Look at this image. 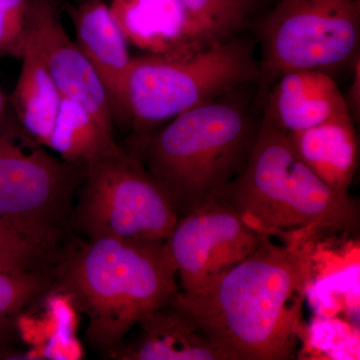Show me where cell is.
I'll use <instances>...</instances> for the list:
<instances>
[{"instance_id": "obj_1", "label": "cell", "mask_w": 360, "mask_h": 360, "mask_svg": "<svg viewBox=\"0 0 360 360\" xmlns=\"http://www.w3.org/2000/svg\"><path fill=\"white\" fill-rule=\"evenodd\" d=\"M311 248L276 245L257 250L200 295L172 302L198 319L231 360H291L303 340L302 305L311 277Z\"/></svg>"}, {"instance_id": "obj_2", "label": "cell", "mask_w": 360, "mask_h": 360, "mask_svg": "<svg viewBox=\"0 0 360 360\" xmlns=\"http://www.w3.org/2000/svg\"><path fill=\"white\" fill-rule=\"evenodd\" d=\"M51 291L86 316V340L110 356L125 336L179 291L167 243L89 239L49 269Z\"/></svg>"}, {"instance_id": "obj_3", "label": "cell", "mask_w": 360, "mask_h": 360, "mask_svg": "<svg viewBox=\"0 0 360 360\" xmlns=\"http://www.w3.org/2000/svg\"><path fill=\"white\" fill-rule=\"evenodd\" d=\"M238 89L177 115L137 143L179 219L219 198L255 148L262 120L253 117Z\"/></svg>"}, {"instance_id": "obj_4", "label": "cell", "mask_w": 360, "mask_h": 360, "mask_svg": "<svg viewBox=\"0 0 360 360\" xmlns=\"http://www.w3.org/2000/svg\"><path fill=\"white\" fill-rule=\"evenodd\" d=\"M220 198L267 236L349 231L359 224V207L349 193L319 179L295 153L288 135L264 115L245 168Z\"/></svg>"}, {"instance_id": "obj_5", "label": "cell", "mask_w": 360, "mask_h": 360, "mask_svg": "<svg viewBox=\"0 0 360 360\" xmlns=\"http://www.w3.org/2000/svg\"><path fill=\"white\" fill-rule=\"evenodd\" d=\"M259 80V61L250 42L239 37L186 58H132L127 106L129 122L139 134L137 143L177 115Z\"/></svg>"}, {"instance_id": "obj_6", "label": "cell", "mask_w": 360, "mask_h": 360, "mask_svg": "<svg viewBox=\"0 0 360 360\" xmlns=\"http://www.w3.org/2000/svg\"><path fill=\"white\" fill-rule=\"evenodd\" d=\"M75 221L89 239L165 243L179 214L141 156L120 150L84 168Z\"/></svg>"}, {"instance_id": "obj_7", "label": "cell", "mask_w": 360, "mask_h": 360, "mask_svg": "<svg viewBox=\"0 0 360 360\" xmlns=\"http://www.w3.org/2000/svg\"><path fill=\"white\" fill-rule=\"evenodd\" d=\"M84 170L6 120L0 129V217L56 251Z\"/></svg>"}, {"instance_id": "obj_8", "label": "cell", "mask_w": 360, "mask_h": 360, "mask_svg": "<svg viewBox=\"0 0 360 360\" xmlns=\"http://www.w3.org/2000/svg\"><path fill=\"white\" fill-rule=\"evenodd\" d=\"M259 39V84L288 71L340 70L359 56V0H281Z\"/></svg>"}, {"instance_id": "obj_9", "label": "cell", "mask_w": 360, "mask_h": 360, "mask_svg": "<svg viewBox=\"0 0 360 360\" xmlns=\"http://www.w3.org/2000/svg\"><path fill=\"white\" fill-rule=\"evenodd\" d=\"M265 236L222 198L180 217L165 241L179 276V292L200 295L252 255Z\"/></svg>"}, {"instance_id": "obj_10", "label": "cell", "mask_w": 360, "mask_h": 360, "mask_svg": "<svg viewBox=\"0 0 360 360\" xmlns=\"http://www.w3.org/2000/svg\"><path fill=\"white\" fill-rule=\"evenodd\" d=\"M27 39L61 96L79 103L104 129L115 134V115L108 91L77 41L66 32L56 0H30Z\"/></svg>"}, {"instance_id": "obj_11", "label": "cell", "mask_w": 360, "mask_h": 360, "mask_svg": "<svg viewBox=\"0 0 360 360\" xmlns=\"http://www.w3.org/2000/svg\"><path fill=\"white\" fill-rule=\"evenodd\" d=\"M110 9L129 44L148 56L186 58L214 44L180 0H112Z\"/></svg>"}, {"instance_id": "obj_12", "label": "cell", "mask_w": 360, "mask_h": 360, "mask_svg": "<svg viewBox=\"0 0 360 360\" xmlns=\"http://www.w3.org/2000/svg\"><path fill=\"white\" fill-rule=\"evenodd\" d=\"M136 326L139 333L110 357L120 360H231L206 329L170 300Z\"/></svg>"}, {"instance_id": "obj_13", "label": "cell", "mask_w": 360, "mask_h": 360, "mask_svg": "<svg viewBox=\"0 0 360 360\" xmlns=\"http://www.w3.org/2000/svg\"><path fill=\"white\" fill-rule=\"evenodd\" d=\"M77 44L105 87L115 122H129L127 82L132 58L129 42L103 0H82L70 7Z\"/></svg>"}, {"instance_id": "obj_14", "label": "cell", "mask_w": 360, "mask_h": 360, "mask_svg": "<svg viewBox=\"0 0 360 360\" xmlns=\"http://www.w3.org/2000/svg\"><path fill=\"white\" fill-rule=\"evenodd\" d=\"M271 85L264 115L286 134L350 113L345 94L324 71H288Z\"/></svg>"}, {"instance_id": "obj_15", "label": "cell", "mask_w": 360, "mask_h": 360, "mask_svg": "<svg viewBox=\"0 0 360 360\" xmlns=\"http://www.w3.org/2000/svg\"><path fill=\"white\" fill-rule=\"evenodd\" d=\"M350 113L288 135L297 155L328 186L348 193L359 167V141Z\"/></svg>"}, {"instance_id": "obj_16", "label": "cell", "mask_w": 360, "mask_h": 360, "mask_svg": "<svg viewBox=\"0 0 360 360\" xmlns=\"http://www.w3.org/2000/svg\"><path fill=\"white\" fill-rule=\"evenodd\" d=\"M20 59V75L11 96V104L18 124L47 148L63 96L27 37Z\"/></svg>"}, {"instance_id": "obj_17", "label": "cell", "mask_w": 360, "mask_h": 360, "mask_svg": "<svg viewBox=\"0 0 360 360\" xmlns=\"http://www.w3.org/2000/svg\"><path fill=\"white\" fill-rule=\"evenodd\" d=\"M120 148L115 134L104 129L79 103L63 96L47 149L84 169Z\"/></svg>"}, {"instance_id": "obj_18", "label": "cell", "mask_w": 360, "mask_h": 360, "mask_svg": "<svg viewBox=\"0 0 360 360\" xmlns=\"http://www.w3.org/2000/svg\"><path fill=\"white\" fill-rule=\"evenodd\" d=\"M51 290L49 270L0 274V356L13 355L9 345L18 335L20 317Z\"/></svg>"}, {"instance_id": "obj_19", "label": "cell", "mask_w": 360, "mask_h": 360, "mask_svg": "<svg viewBox=\"0 0 360 360\" xmlns=\"http://www.w3.org/2000/svg\"><path fill=\"white\" fill-rule=\"evenodd\" d=\"M212 44L236 39L250 25L260 0H180Z\"/></svg>"}, {"instance_id": "obj_20", "label": "cell", "mask_w": 360, "mask_h": 360, "mask_svg": "<svg viewBox=\"0 0 360 360\" xmlns=\"http://www.w3.org/2000/svg\"><path fill=\"white\" fill-rule=\"evenodd\" d=\"M54 253L0 217V274L49 270Z\"/></svg>"}, {"instance_id": "obj_21", "label": "cell", "mask_w": 360, "mask_h": 360, "mask_svg": "<svg viewBox=\"0 0 360 360\" xmlns=\"http://www.w3.org/2000/svg\"><path fill=\"white\" fill-rule=\"evenodd\" d=\"M30 0H0V52L20 58L27 37Z\"/></svg>"}, {"instance_id": "obj_22", "label": "cell", "mask_w": 360, "mask_h": 360, "mask_svg": "<svg viewBox=\"0 0 360 360\" xmlns=\"http://www.w3.org/2000/svg\"><path fill=\"white\" fill-rule=\"evenodd\" d=\"M359 56L352 61V71H354V77H352V84L350 85L349 90H348V97L347 99L348 110H349L350 115L354 118V122L359 120V106H360V65H359Z\"/></svg>"}, {"instance_id": "obj_23", "label": "cell", "mask_w": 360, "mask_h": 360, "mask_svg": "<svg viewBox=\"0 0 360 360\" xmlns=\"http://www.w3.org/2000/svg\"><path fill=\"white\" fill-rule=\"evenodd\" d=\"M7 106H8V99H7L4 92L0 89V129H1V127H4V123L7 120Z\"/></svg>"}, {"instance_id": "obj_24", "label": "cell", "mask_w": 360, "mask_h": 360, "mask_svg": "<svg viewBox=\"0 0 360 360\" xmlns=\"http://www.w3.org/2000/svg\"><path fill=\"white\" fill-rule=\"evenodd\" d=\"M2 56L1 52H0V56Z\"/></svg>"}]
</instances>
